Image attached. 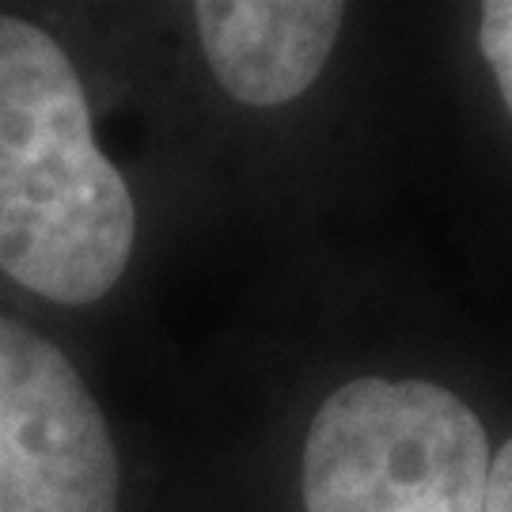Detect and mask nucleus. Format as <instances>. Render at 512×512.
<instances>
[{
    "mask_svg": "<svg viewBox=\"0 0 512 512\" xmlns=\"http://www.w3.org/2000/svg\"><path fill=\"white\" fill-rule=\"evenodd\" d=\"M482 512H512V440L497 452L494 463H490Z\"/></svg>",
    "mask_w": 512,
    "mask_h": 512,
    "instance_id": "6",
    "label": "nucleus"
},
{
    "mask_svg": "<svg viewBox=\"0 0 512 512\" xmlns=\"http://www.w3.org/2000/svg\"><path fill=\"white\" fill-rule=\"evenodd\" d=\"M0 512H118L107 418L69 357L0 315Z\"/></svg>",
    "mask_w": 512,
    "mask_h": 512,
    "instance_id": "3",
    "label": "nucleus"
},
{
    "mask_svg": "<svg viewBox=\"0 0 512 512\" xmlns=\"http://www.w3.org/2000/svg\"><path fill=\"white\" fill-rule=\"evenodd\" d=\"M137 209L99 152L84 84L42 27L0 16V270L65 308L126 274Z\"/></svg>",
    "mask_w": 512,
    "mask_h": 512,
    "instance_id": "1",
    "label": "nucleus"
},
{
    "mask_svg": "<svg viewBox=\"0 0 512 512\" xmlns=\"http://www.w3.org/2000/svg\"><path fill=\"white\" fill-rule=\"evenodd\" d=\"M330 0H202L198 35L217 84L247 107H281L323 73L342 31Z\"/></svg>",
    "mask_w": 512,
    "mask_h": 512,
    "instance_id": "4",
    "label": "nucleus"
},
{
    "mask_svg": "<svg viewBox=\"0 0 512 512\" xmlns=\"http://www.w3.org/2000/svg\"><path fill=\"white\" fill-rule=\"evenodd\" d=\"M486 475L478 414L429 380H349L304 440L308 512H482Z\"/></svg>",
    "mask_w": 512,
    "mask_h": 512,
    "instance_id": "2",
    "label": "nucleus"
},
{
    "mask_svg": "<svg viewBox=\"0 0 512 512\" xmlns=\"http://www.w3.org/2000/svg\"><path fill=\"white\" fill-rule=\"evenodd\" d=\"M478 42H482V57L494 69L497 88L512 110V0H494L482 8Z\"/></svg>",
    "mask_w": 512,
    "mask_h": 512,
    "instance_id": "5",
    "label": "nucleus"
}]
</instances>
